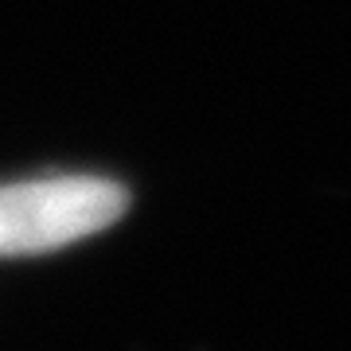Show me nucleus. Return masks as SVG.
<instances>
[{
	"label": "nucleus",
	"instance_id": "nucleus-1",
	"mask_svg": "<svg viewBox=\"0 0 351 351\" xmlns=\"http://www.w3.org/2000/svg\"><path fill=\"white\" fill-rule=\"evenodd\" d=\"M129 207L121 184L106 176H47L0 188V258L43 254L117 223Z\"/></svg>",
	"mask_w": 351,
	"mask_h": 351
}]
</instances>
